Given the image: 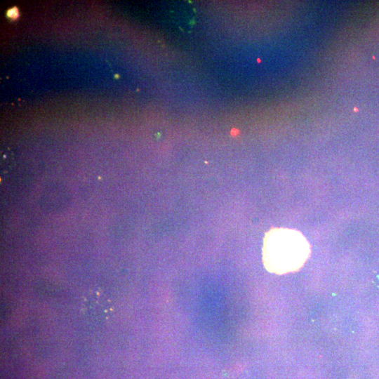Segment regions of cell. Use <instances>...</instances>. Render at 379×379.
Listing matches in <instances>:
<instances>
[{"label": "cell", "mask_w": 379, "mask_h": 379, "mask_svg": "<svg viewBox=\"0 0 379 379\" xmlns=\"http://www.w3.org/2000/svg\"><path fill=\"white\" fill-rule=\"evenodd\" d=\"M8 15L11 18H16L18 15V11L15 8H12L8 11Z\"/></svg>", "instance_id": "7a4b0ae2"}, {"label": "cell", "mask_w": 379, "mask_h": 379, "mask_svg": "<svg viewBox=\"0 0 379 379\" xmlns=\"http://www.w3.org/2000/svg\"><path fill=\"white\" fill-rule=\"evenodd\" d=\"M311 253L305 236L294 229L274 227L265 234L262 248L265 269L276 274L298 271Z\"/></svg>", "instance_id": "6da1fadb"}]
</instances>
